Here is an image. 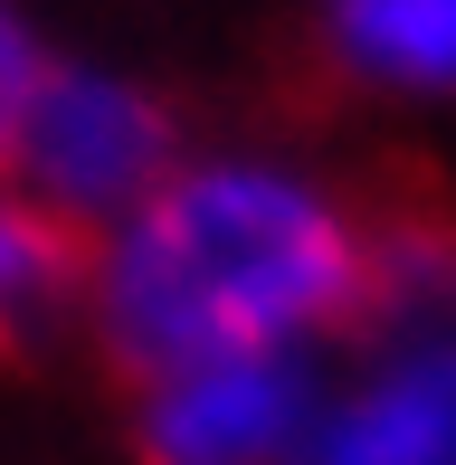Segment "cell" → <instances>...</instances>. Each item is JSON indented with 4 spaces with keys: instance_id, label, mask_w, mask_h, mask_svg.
<instances>
[{
    "instance_id": "6da1fadb",
    "label": "cell",
    "mask_w": 456,
    "mask_h": 465,
    "mask_svg": "<svg viewBox=\"0 0 456 465\" xmlns=\"http://www.w3.org/2000/svg\"><path fill=\"white\" fill-rule=\"evenodd\" d=\"M95 294L114 351L153 380L210 361H285L362 294V238L323 190L285 172H181L143 209H124Z\"/></svg>"
},
{
    "instance_id": "7a4b0ae2",
    "label": "cell",
    "mask_w": 456,
    "mask_h": 465,
    "mask_svg": "<svg viewBox=\"0 0 456 465\" xmlns=\"http://www.w3.org/2000/svg\"><path fill=\"white\" fill-rule=\"evenodd\" d=\"M19 172L38 181V200L67 209V219H114V209H143L162 190V153H172V134H162V114L143 104L134 86H114V76H48L29 104V124H19Z\"/></svg>"
},
{
    "instance_id": "3957f363",
    "label": "cell",
    "mask_w": 456,
    "mask_h": 465,
    "mask_svg": "<svg viewBox=\"0 0 456 465\" xmlns=\"http://www.w3.org/2000/svg\"><path fill=\"white\" fill-rule=\"evenodd\" d=\"M314 399H304L295 361H210L172 371L143 409V447L153 465H276L304 447Z\"/></svg>"
},
{
    "instance_id": "277c9868",
    "label": "cell",
    "mask_w": 456,
    "mask_h": 465,
    "mask_svg": "<svg viewBox=\"0 0 456 465\" xmlns=\"http://www.w3.org/2000/svg\"><path fill=\"white\" fill-rule=\"evenodd\" d=\"M304 465H456V323L400 342L342 409H323Z\"/></svg>"
},
{
    "instance_id": "5b68a950",
    "label": "cell",
    "mask_w": 456,
    "mask_h": 465,
    "mask_svg": "<svg viewBox=\"0 0 456 465\" xmlns=\"http://www.w3.org/2000/svg\"><path fill=\"white\" fill-rule=\"evenodd\" d=\"M333 38L381 86H456V0H333Z\"/></svg>"
},
{
    "instance_id": "8992f818",
    "label": "cell",
    "mask_w": 456,
    "mask_h": 465,
    "mask_svg": "<svg viewBox=\"0 0 456 465\" xmlns=\"http://www.w3.org/2000/svg\"><path fill=\"white\" fill-rule=\"evenodd\" d=\"M57 276H67V247H57V228L0 200V332H10L19 313H38V304H48Z\"/></svg>"
},
{
    "instance_id": "52a82bcc",
    "label": "cell",
    "mask_w": 456,
    "mask_h": 465,
    "mask_svg": "<svg viewBox=\"0 0 456 465\" xmlns=\"http://www.w3.org/2000/svg\"><path fill=\"white\" fill-rule=\"evenodd\" d=\"M38 86H48V67H38V48H29V29H19L10 10H0V153L19 143V124H29V104Z\"/></svg>"
}]
</instances>
